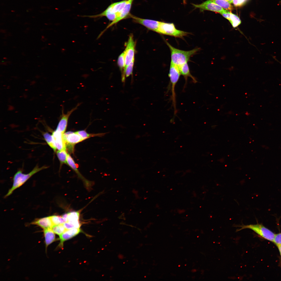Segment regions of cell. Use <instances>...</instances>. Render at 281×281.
<instances>
[{
	"label": "cell",
	"mask_w": 281,
	"mask_h": 281,
	"mask_svg": "<svg viewBox=\"0 0 281 281\" xmlns=\"http://www.w3.org/2000/svg\"><path fill=\"white\" fill-rule=\"evenodd\" d=\"M134 0H123L110 4L101 13L92 15H85L84 17L95 18L106 17L112 22L106 28L107 29L120 21L130 17V12Z\"/></svg>",
	"instance_id": "obj_1"
},
{
	"label": "cell",
	"mask_w": 281,
	"mask_h": 281,
	"mask_svg": "<svg viewBox=\"0 0 281 281\" xmlns=\"http://www.w3.org/2000/svg\"><path fill=\"white\" fill-rule=\"evenodd\" d=\"M164 40L170 51L171 62L178 66L188 62L190 58L200 49V48H197L188 51L181 50L172 46L165 39Z\"/></svg>",
	"instance_id": "obj_2"
},
{
	"label": "cell",
	"mask_w": 281,
	"mask_h": 281,
	"mask_svg": "<svg viewBox=\"0 0 281 281\" xmlns=\"http://www.w3.org/2000/svg\"><path fill=\"white\" fill-rule=\"evenodd\" d=\"M48 168L46 166L40 167L37 165L31 171L27 174L22 173L21 170L17 171L14 176L12 186L5 196L4 197L11 195L15 190L21 186L35 174Z\"/></svg>",
	"instance_id": "obj_3"
},
{
	"label": "cell",
	"mask_w": 281,
	"mask_h": 281,
	"mask_svg": "<svg viewBox=\"0 0 281 281\" xmlns=\"http://www.w3.org/2000/svg\"><path fill=\"white\" fill-rule=\"evenodd\" d=\"M181 75V73L178 67L171 62L168 75L170 82L171 93V98L174 110L175 115H176L177 112L175 91V87Z\"/></svg>",
	"instance_id": "obj_4"
},
{
	"label": "cell",
	"mask_w": 281,
	"mask_h": 281,
	"mask_svg": "<svg viewBox=\"0 0 281 281\" xmlns=\"http://www.w3.org/2000/svg\"><path fill=\"white\" fill-rule=\"evenodd\" d=\"M157 33L181 38L190 34L189 33L177 29L173 23L162 22H160Z\"/></svg>",
	"instance_id": "obj_5"
},
{
	"label": "cell",
	"mask_w": 281,
	"mask_h": 281,
	"mask_svg": "<svg viewBox=\"0 0 281 281\" xmlns=\"http://www.w3.org/2000/svg\"><path fill=\"white\" fill-rule=\"evenodd\" d=\"M239 227L241 228L238 230V231L245 229H250L264 239L272 242L274 241L275 234L262 224L257 223L255 224L243 225Z\"/></svg>",
	"instance_id": "obj_6"
},
{
	"label": "cell",
	"mask_w": 281,
	"mask_h": 281,
	"mask_svg": "<svg viewBox=\"0 0 281 281\" xmlns=\"http://www.w3.org/2000/svg\"><path fill=\"white\" fill-rule=\"evenodd\" d=\"M135 47V43L134 41L133 35L131 34L129 36L126 48L124 51L125 60V68L134 60Z\"/></svg>",
	"instance_id": "obj_7"
},
{
	"label": "cell",
	"mask_w": 281,
	"mask_h": 281,
	"mask_svg": "<svg viewBox=\"0 0 281 281\" xmlns=\"http://www.w3.org/2000/svg\"><path fill=\"white\" fill-rule=\"evenodd\" d=\"M130 17L135 22L144 26L149 30L157 32L160 21L142 18L131 14Z\"/></svg>",
	"instance_id": "obj_8"
},
{
	"label": "cell",
	"mask_w": 281,
	"mask_h": 281,
	"mask_svg": "<svg viewBox=\"0 0 281 281\" xmlns=\"http://www.w3.org/2000/svg\"><path fill=\"white\" fill-rule=\"evenodd\" d=\"M195 8L199 9L201 11H211L219 13L226 12L228 11L224 9L221 7L213 2L211 0H208L198 4H193Z\"/></svg>",
	"instance_id": "obj_9"
},
{
	"label": "cell",
	"mask_w": 281,
	"mask_h": 281,
	"mask_svg": "<svg viewBox=\"0 0 281 281\" xmlns=\"http://www.w3.org/2000/svg\"><path fill=\"white\" fill-rule=\"evenodd\" d=\"M63 138L65 142L66 147L70 150L72 149L76 144L82 141L83 140L76 132H68L63 134Z\"/></svg>",
	"instance_id": "obj_10"
},
{
	"label": "cell",
	"mask_w": 281,
	"mask_h": 281,
	"mask_svg": "<svg viewBox=\"0 0 281 281\" xmlns=\"http://www.w3.org/2000/svg\"><path fill=\"white\" fill-rule=\"evenodd\" d=\"M80 104H78L75 107L68 111L67 113H64L63 110H62V114L61 119L59 123L56 130L64 133L67 126L69 117L72 113L78 108Z\"/></svg>",
	"instance_id": "obj_11"
},
{
	"label": "cell",
	"mask_w": 281,
	"mask_h": 281,
	"mask_svg": "<svg viewBox=\"0 0 281 281\" xmlns=\"http://www.w3.org/2000/svg\"><path fill=\"white\" fill-rule=\"evenodd\" d=\"M79 228H74L67 229L64 233L59 235V239L60 240L59 246L62 247L63 242L75 237L81 232Z\"/></svg>",
	"instance_id": "obj_12"
},
{
	"label": "cell",
	"mask_w": 281,
	"mask_h": 281,
	"mask_svg": "<svg viewBox=\"0 0 281 281\" xmlns=\"http://www.w3.org/2000/svg\"><path fill=\"white\" fill-rule=\"evenodd\" d=\"M63 134L56 130L53 133L52 135L56 149L58 150L66 149L65 142L63 138Z\"/></svg>",
	"instance_id": "obj_13"
},
{
	"label": "cell",
	"mask_w": 281,
	"mask_h": 281,
	"mask_svg": "<svg viewBox=\"0 0 281 281\" xmlns=\"http://www.w3.org/2000/svg\"><path fill=\"white\" fill-rule=\"evenodd\" d=\"M67 163L68 165L78 174L79 177L83 181L86 186L88 188L91 186V182L86 179L80 173L74 160L71 156L69 154H67Z\"/></svg>",
	"instance_id": "obj_14"
},
{
	"label": "cell",
	"mask_w": 281,
	"mask_h": 281,
	"mask_svg": "<svg viewBox=\"0 0 281 281\" xmlns=\"http://www.w3.org/2000/svg\"><path fill=\"white\" fill-rule=\"evenodd\" d=\"M31 224L38 225L43 229L52 228L53 226L50 216L36 219Z\"/></svg>",
	"instance_id": "obj_15"
},
{
	"label": "cell",
	"mask_w": 281,
	"mask_h": 281,
	"mask_svg": "<svg viewBox=\"0 0 281 281\" xmlns=\"http://www.w3.org/2000/svg\"><path fill=\"white\" fill-rule=\"evenodd\" d=\"M187 62H186L179 66H178L180 70L181 74L183 76L185 80V87L186 85L187 79L188 77L191 78L194 83H196L197 82L196 79L191 75L190 73Z\"/></svg>",
	"instance_id": "obj_16"
},
{
	"label": "cell",
	"mask_w": 281,
	"mask_h": 281,
	"mask_svg": "<svg viewBox=\"0 0 281 281\" xmlns=\"http://www.w3.org/2000/svg\"><path fill=\"white\" fill-rule=\"evenodd\" d=\"M43 232L46 250L48 246L55 241V237L52 228L43 229Z\"/></svg>",
	"instance_id": "obj_17"
},
{
	"label": "cell",
	"mask_w": 281,
	"mask_h": 281,
	"mask_svg": "<svg viewBox=\"0 0 281 281\" xmlns=\"http://www.w3.org/2000/svg\"><path fill=\"white\" fill-rule=\"evenodd\" d=\"M117 63L122 73V80L123 82L125 80V76L124 75V70L125 66V52L124 51L119 56Z\"/></svg>",
	"instance_id": "obj_18"
},
{
	"label": "cell",
	"mask_w": 281,
	"mask_h": 281,
	"mask_svg": "<svg viewBox=\"0 0 281 281\" xmlns=\"http://www.w3.org/2000/svg\"><path fill=\"white\" fill-rule=\"evenodd\" d=\"M223 9L227 11H231L233 9L232 6L227 0H211Z\"/></svg>",
	"instance_id": "obj_19"
},
{
	"label": "cell",
	"mask_w": 281,
	"mask_h": 281,
	"mask_svg": "<svg viewBox=\"0 0 281 281\" xmlns=\"http://www.w3.org/2000/svg\"><path fill=\"white\" fill-rule=\"evenodd\" d=\"M43 136L49 145L55 151L57 149L52 135L46 132L43 133Z\"/></svg>",
	"instance_id": "obj_20"
},
{
	"label": "cell",
	"mask_w": 281,
	"mask_h": 281,
	"mask_svg": "<svg viewBox=\"0 0 281 281\" xmlns=\"http://www.w3.org/2000/svg\"><path fill=\"white\" fill-rule=\"evenodd\" d=\"M227 20L234 28L237 27L241 23V21L237 15L232 13L231 12Z\"/></svg>",
	"instance_id": "obj_21"
},
{
	"label": "cell",
	"mask_w": 281,
	"mask_h": 281,
	"mask_svg": "<svg viewBox=\"0 0 281 281\" xmlns=\"http://www.w3.org/2000/svg\"><path fill=\"white\" fill-rule=\"evenodd\" d=\"M53 225L63 224L67 221L62 216L53 215L50 216Z\"/></svg>",
	"instance_id": "obj_22"
},
{
	"label": "cell",
	"mask_w": 281,
	"mask_h": 281,
	"mask_svg": "<svg viewBox=\"0 0 281 281\" xmlns=\"http://www.w3.org/2000/svg\"><path fill=\"white\" fill-rule=\"evenodd\" d=\"M57 157L61 163L62 164L67 163V158L68 154L66 150H58L56 153Z\"/></svg>",
	"instance_id": "obj_23"
},
{
	"label": "cell",
	"mask_w": 281,
	"mask_h": 281,
	"mask_svg": "<svg viewBox=\"0 0 281 281\" xmlns=\"http://www.w3.org/2000/svg\"><path fill=\"white\" fill-rule=\"evenodd\" d=\"M82 138L83 140L85 139L90 137L95 136H102L105 135V133H101L97 134H91L87 133L85 130H81L76 132Z\"/></svg>",
	"instance_id": "obj_24"
},
{
	"label": "cell",
	"mask_w": 281,
	"mask_h": 281,
	"mask_svg": "<svg viewBox=\"0 0 281 281\" xmlns=\"http://www.w3.org/2000/svg\"><path fill=\"white\" fill-rule=\"evenodd\" d=\"M52 229L55 233L59 235L62 234L67 230L63 224L53 225Z\"/></svg>",
	"instance_id": "obj_25"
},
{
	"label": "cell",
	"mask_w": 281,
	"mask_h": 281,
	"mask_svg": "<svg viewBox=\"0 0 281 281\" xmlns=\"http://www.w3.org/2000/svg\"><path fill=\"white\" fill-rule=\"evenodd\" d=\"M80 214L78 212H72L67 213V221H79Z\"/></svg>",
	"instance_id": "obj_26"
},
{
	"label": "cell",
	"mask_w": 281,
	"mask_h": 281,
	"mask_svg": "<svg viewBox=\"0 0 281 281\" xmlns=\"http://www.w3.org/2000/svg\"><path fill=\"white\" fill-rule=\"evenodd\" d=\"M67 229L74 228H79L80 225L79 221L75 222L67 221L63 223Z\"/></svg>",
	"instance_id": "obj_27"
},
{
	"label": "cell",
	"mask_w": 281,
	"mask_h": 281,
	"mask_svg": "<svg viewBox=\"0 0 281 281\" xmlns=\"http://www.w3.org/2000/svg\"><path fill=\"white\" fill-rule=\"evenodd\" d=\"M134 62V60L125 67L124 70V75L126 77H128L132 74Z\"/></svg>",
	"instance_id": "obj_28"
},
{
	"label": "cell",
	"mask_w": 281,
	"mask_h": 281,
	"mask_svg": "<svg viewBox=\"0 0 281 281\" xmlns=\"http://www.w3.org/2000/svg\"><path fill=\"white\" fill-rule=\"evenodd\" d=\"M273 242L277 246L281 245V233L275 234Z\"/></svg>",
	"instance_id": "obj_29"
},
{
	"label": "cell",
	"mask_w": 281,
	"mask_h": 281,
	"mask_svg": "<svg viewBox=\"0 0 281 281\" xmlns=\"http://www.w3.org/2000/svg\"><path fill=\"white\" fill-rule=\"evenodd\" d=\"M247 0H233V3L235 6H240L243 5Z\"/></svg>",
	"instance_id": "obj_30"
},
{
	"label": "cell",
	"mask_w": 281,
	"mask_h": 281,
	"mask_svg": "<svg viewBox=\"0 0 281 281\" xmlns=\"http://www.w3.org/2000/svg\"><path fill=\"white\" fill-rule=\"evenodd\" d=\"M281 256V245L277 246Z\"/></svg>",
	"instance_id": "obj_31"
},
{
	"label": "cell",
	"mask_w": 281,
	"mask_h": 281,
	"mask_svg": "<svg viewBox=\"0 0 281 281\" xmlns=\"http://www.w3.org/2000/svg\"><path fill=\"white\" fill-rule=\"evenodd\" d=\"M227 1L230 3H233V0H227Z\"/></svg>",
	"instance_id": "obj_32"
}]
</instances>
